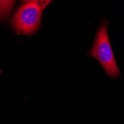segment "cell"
<instances>
[{"instance_id": "3", "label": "cell", "mask_w": 124, "mask_h": 124, "mask_svg": "<svg viewBox=\"0 0 124 124\" xmlns=\"http://www.w3.org/2000/svg\"><path fill=\"white\" fill-rule=\"evenodd\" d=\"M15 0H0V18L8 16L14 5Z\"/></svg>"}, {"instance_id": "4", "label": "cell", "mask_w": 124, "mask_h": 124, "mask_svg": "<svg viewBox=\"0 0 124 124\" xmlns=\"http://www.w3.org/2000/svg\"><path fill=\"white\" fill-rule=\"evenodd\" d=\"M36 1L42 7V8L44 9L45 8H46L52 0H36Z\"/></svg>"}, {"instance_id": "5", "label": "cell", "mask_w": 124, "mask_h": 124, "mask_svg": "<svg viewBox=\"0 0 124 124\" xmlns=\"http://www.w3.org/2000/svg\"><path fill=\"white\" fill-rule=\"evenodd\" d=\"M31 1H33V0H22V3H24V4H25V3L30 2H31Z\"/></svg>"}, {"instance_id": "2", "label": "cell", "mask_w": 124, "mask_h": 124, "mask_svg": "<svg viewBox=\"0 0 124 124\" xmlns=\"http://www.w3.org/2000/svg\"><path fill=\"white\" fill-rule=\"evenodd\" d=\"M43 8L36 1L23 4L15 13L12 24L16 31L29 35L37 31L41 22Z\"/></svg>"}, {"instance_id": "1", "label": "cell", "mask_w": 124, "mask_h": 124, "mask_svg": "<svg viewBox=\"0 0 124 124\" xmlns=\"http://www.w3.org/2000/svg\"><path fill=\"white\" fill-rule=\"evenodd\" d=\"M92 55L103 66L108 76L111 77L120 76L119 69L109 42L106 25H103L97 31L92 48Z\"/></svg>"}]
</instances>
